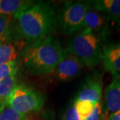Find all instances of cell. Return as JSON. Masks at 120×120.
<instances>
[{"label": "cell", "mask_w": 120, "mask_h": 120, "mask_svg": "<svg viewBox=\"0 0 120 120\" xmlns=\"http://www.w3.org/2000/svg\"><path fill=\"white\" fill-rule=\"evenodd\" d=\"M101 37L87 29H83L69 41L68 52L88 68H93L103 61V46Z\"/></svg>", "instance_id": "cell-3"}, {"label": "cell", "mask_w": 120, "mask_h": 120, "mask_svg": "<svg viewBox=\"0 0 120 120\" xmlns=\"http://www.w3.org/2000/svg\"><path fill=\"white\" fill-rule=\"evenodd\" d=\"M0 120H28L26 115L21 114L11 107L6 106L0 113Z\"/></svg>", "instance_id": "cell-17"}, {"label": "cell", "mask_w": 120, "mask_h": 120, "mask_svg": "<svg viewBox=\"0 0 120 120\" xmlns=\"http://www.w3.org/2000/svg\"><path fill=\"white\" fill-rule=\"evenodd\" d=\"M83 68L80 60L68 52L55 69L54 77L61 82L70 81L80 74Z\"/></svg>", "instance_id": "cell-6"}, {"label": "cell", "mask_w": 120, "mask_h": 120, "mask_svg": "<svg viewBox=\"0 0 120 120\" xmlns=\"http://www.w3.org/2000/svg\"><path fill=\"white\" fill-rule=\"evenodd\" d=\"M102 77L99 74H93L86 77L78 92L77 99L89 101L93 103L99 102L102 95Z\"/></svg>", "instance_id": "cell-7"}, {"label": "cell", "mask_w": 120, "mask_h": 120, "mask_svg": "<svg viewBox=\"0 0 120 120\" xmlns=\"http://www.w3.org/2000/svg\"><path fill=\"white\" fill-rule=\"evenodd\" d=\"M7 106V104L4 101H0V113L2 112V111L5 109V107Z\"/></svg>", "instance_id": "cell-22"}, {"label": "cell", "mask_w": 120, "mask_h": 120, "mask_svg": "<svg viewBox=\"0 0 120 120\" xmlns=\"http://www.w3.org/2000/svg\"><path fill=\"white\" fill-rule=\"evenodd\" d=\"M34 4L30 0H0V14L15 17Z\"/></svg>", "instance_id": "cell-14"}, {"label": "cell", "mask_w": 120, "mask_h": 120, "mask_svg": "<svg viewBox=\"0 0 120 120\" xmlns=\"http://www.w3.org/2000/svg\"><path fill=\"white\" fill-rule=\"evenodd\" d=\"M107 23L105 15L91 5L85 15L83 29L90 30L100 37H103L107 30Z\"/></svg>", "instance_id": "cell-8"}, {"label": "cell", "mask_w": 120, "mask_h": 120, "mask_svg": "<svg viewBox=\"0 0 120 120\" xmlns=\"http://www.w3.org/2000/svg\"><path fill=\"white\" fill-rule=\"evenodd\" d=\"M103 65L113 77H120V41L103 46Z\"/></svg>", "instance_id": "cell-9"}, {"label": "cell", "mask_w": 120, "mask_h": 120, "mask_svg": "<svg viewBox=\"0 0 120 120\" xmlns=\"http://www.w3.org/2000/svg\"><path fill=\"white\" fill-rule=\"evenodd\" d=\"M88 1L66 2L57 15V25L65 35H71L83 30L86 12L91 6Z\"/></svg>", "instance_id": "cell-4"}, {"label": "cell", "mask_w": 120, "mask_h": 120, "mask_svg": "<svg viewBox=\"0 0 120 120\" xmlns=\"http://www.w3.org/2000/svg\"><path fill=\"white\" fill-rule=\"evenodd\" d=\"M23 39L18 34L13 15L0 14V43L15 42Z\"/></svg>", "instance_id": "cell-10"}, {"label": "cell", "mask_w": 120, "mask_h": 120, "mask_svg": "<svg viewBox=\"0 0 120 120\" xmlns=\"http://www.w3.org/2000/svg\"><path fill=\"white\" fill-rule=\"evenodd\" d=\"M92 6L105 15L107 22L120 23V0H95Z\"/></svg>", "instance_id": "cell-11"}, {"label": "cell", "mask_w": 120, "mask_h": 120, "mask_svg": "<svg viewBox=\"0 0 120 120\" xmlns=\"http://www.w3.org/2000/svg\"><path fill=\"white\" fill-rule=\"evenodd\" d=\"M68 53V49H64L60 41L52 36L26 45L21 52L26 68L34 75L53 71Z\"/></svg>", "instance_id": "cell-2"}, {"label": "cell", "mask_w": 120, "mask_h": 120, "mask_svg": "<svg viewBox=\"0 0 120 120\" xmlns=\"http://www.w3.org/2000/svg\"><path fill=\"white\" fill-rule=\"evenodd\" d=\"M105 105L109 112H115L120 109V77H113L112 82L107 86Z\"/></svg>", "instance_id": "cell-12"}, {"label": "cell", "mask_w": 120, "mask_h": 120, "mask_svg": "<svg viewBox=\"0 0 120 120\" xmlns=\"http://www.w3.org/2000/svg\"><path fill=\"white\" fill-rule=\"evenodd\" d=\"M19 66L16 61L9 62L7 64H0V80L8 76L15 71L18 70Z\"/></svg>", "instance_id": "cell-18"}, {"label": "cell", "mask_w": 120, "mask_h": 120, "mask_svg": "<svg viewBox=\"0 0 120 120\" xmlns=\"http://www.w3.org/2000/svg\"><path fill=\"white\" fill-rule=\"evenodd\" d=\"M102 110V105L101 103H95L92 112L85 120H103Z\"/></svg>", "instance_id": "cell-19"}, {"label": "cell", "mask_w": 120, "mask_h": 120, "mask_svg": "<svg viewBox=\"0 0 120 120\" xmlns=\"http://www.w3.org/2000/svg\"><path fill=\"white\" fill-rule=\"evenodd\" d=\"M45 95L24 85H17L5 103L18 113L26 115L38 112L45 103Z\"/></svg>", "instance_id": "cell-5"}, {"label": "cell", "mask_w": 120, "mask_h": 120, "mask_svg": "<svg viewBox=\"0 0 120 120\" xmlns=\"http://www.w3.org/2000/svg\"><path fill=\"white\" fill-rule=\"evenodd\" d=\"M24 45L23 39L15 42L0 43V64L16 61L19 53L23 49Z\"/></svg>", "instance_id": "cell-13"}, {"label": "cell", "mask_w": 120, "mask_h": 120, "mask_svg": "<svg viewBox=\"0 0 120 120\" xmlns=\"http://www.w3.org/2000/svg\"><path fill=\"white\" fill-rule=\"evenodd\" d=\"M107 120H120V109L117 112H113L109 117Z\"/></svg>", "instance_id": "cell-21"}, {"label": "cell", "mask_w": 120, "mask_h": 120, "mask_svg": "<svg viewBox=\"0 0 120 120\" xmlns=\"http://www.w3.org/2000/svg\"><path fill=\"white\" fill-rule=\"evenodd\" d=\"M95 103L89 101H81L75 99L73 101V105L77 109L78 114L82 120H85L87 116L92 112Z\"/></svg>", "instance_id": "cell-16"}, {"label": "cell", "mask_w": 120, "mask_h": 120, "mask_svg": "<svg viewBox=\"0 0 120 120\" xmlns=\"http://www.w3.org/2000/svg\"><path fill=\"white\" fill-rule=\"evenodd\" d=\"M18 70L0 80V101L5 102L7 99L17 86V74Z\"/></svg>", "instance_id": "cell-15"}, {"label": "cell", "mask_w": 120, "mask_h": 120, "mask_svg": "<svg viewBox=\"0 0 120 120\" xmlns=\"http://www.w3.org/2000/svg\"><path fill=\"white\" fill-rule=\"evenodd\" d=\"M20 38L34 43L49 36L57 26V15L50 2L38 1L14 17Z\"/></svg>", "instance_id": "cell-1"}, {"label": "cell", "mask_w": 120, "mask_h": 120, "mask_svg": "<svg viewBox=\"0 0 120 120\" xmlns=\"http://www.w3.org/2000/svg\"><path fill=\"white\" fill-rule=\"evenodd\" d=\"M63 120H82L73 103L65 111Z\"/></svg>", "instance_id": "cell-20"}]
</instances>
